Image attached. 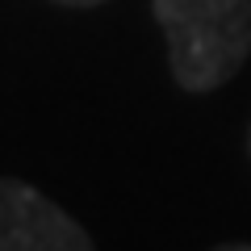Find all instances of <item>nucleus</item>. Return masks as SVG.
Wrapping results in <instances>:
<instances>
[{
  "instance_id": "nucleus-1",
  "label": "nucleus",
  "mask_w": 251,
  "mask_h": 251,
  "mask_svg": "<svg viewBox=\"0 0 251 251\" xmlns=\"http://www.w3.org/2000/svg\"><path fill=\"white\" fill-rule=\"evenodd\" d=\"M184 92H214L251 54V0H151Z\"/></svg>"
},
{
  "instance_id": "nucleus-2",
  "label": "nucleus",
  "mask_w": 251,
  "mask_h": 251,
  "mask_svg": "<svg viewBox=\"0 0 251 251\" xmlns=\"http://www.w3.org/2000/svg\"><path fill=\"white\" fill-rule=\"evenodd\" d=\"M0 251H97L80 222L46 193L0 176Z\"/></svg>"
},
{
  "instance_id": "nucleus-3",
  "label": "nucleus",
  "mask_w": 251,
  "mask_h": 251,
  "mask_svg": "<svg viewBox=\"0 0 251 251\" xmlns=\"http://www.w3.org/2000/svg\"><path fill=\"white\" fill-rule=\"evenodd\" d=\"M54 4H63V9H97L105 0H54Z\"/></svg>"
},
{
  "instance_id": "nucleus-4",
  "label": "nucleus",
  "mask_w": 251,
  "mask_h": 251,
  "mask_svg": "<svg viewBox=\"0 0 251 251\" xmlns=\"http://www.w3.org/2000/svg\"><path fill=\"white\" fill-rule=\"evenodd\" d=\"M214 251H251V243H222V247H214Z\"/></svg>"
},
{
  "instance_id": "nucleus-5",
  "label": "nucleus",
  "mask_w": 251,
  "mask_h": 251,
  "mask_svg": "<svg viewBox=\"0 0 251 251\" xmlns=\"http://www.w3.org/2000/svg\"><path fill=\"white\" fill-rule=\"evenodd\" d=\"M247 151H251V130H247Z\"/></svg>"
}]
</instances>
